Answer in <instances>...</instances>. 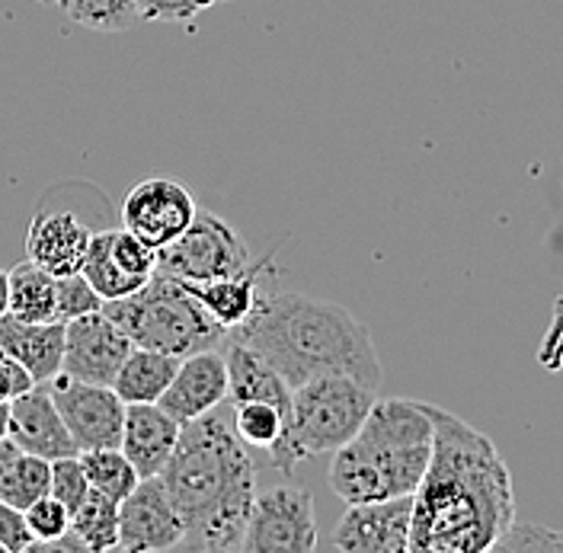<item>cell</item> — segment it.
<instances>
[{
  "label": "cell",
  "mask_w": 563,
  "mask_h": 553,
  "mask_svg": "<svg viewBox=\"0 0 563 553\" xmlns=\"http://www.w3.org/2000/svg\"><path fill=\"white\" fill-rule=\"evenodd\" d=\"M35 378L16 362V358H10L3 349H0V403H10V400H16L20 394H26V390H33Z\"/></svg>",
  "instance_id": "cell-35"
},
{
  "label": "cell",
  "mask_w": 563,
  "mask_h": 553,
  "mask_svg": "<svg viewBox=\"0 0 563 553\" xmlns=\"http://www.w3.org/2000/svg\"><path fill=\"white\" fill-rule=\"evenodd\" d=\"M65 336H68V323L65 320H45L33 323L23 317H0V349L16 358L35 384H48L62 375L65 365Z\"/></svg>",
  "instance_id": "cell-18"
},
{
  "label": "cell",
  "mask_w": 563,
  "mask_h": 553,
  "mask_svg": "<svg viewBox=\"0 0 563 553\" xmlns=\"http://www.w3.org/2000/svg\"><path fill=\"white\" fill-rule=\"evenodd\" d=\"M375 400V387L350 375H323L295 387L291 422L269 449L273 464L282 474H291L298 461L350 445L365 425Z\"/></svg>",
  "instance_id": "cell-6"
},
{
  "label": "cell",
  "mask_w": 563,
  "mask_h": 553,
  "mask_svg": "<svg viewBox=\"0 0 563 553\" xmlns=\"http://www.w3.org/2000/svg\"><path fill=\"white\" fill-rule=\"evenodd\" d=\"M179 362L183 358L167 355V352L135 346L122 362L112 387L125 403H161L164 390L170 387V380L179 372Z\"/></svg>",
  "instance_id": "cell-23"
},
{
  "label": "cell",
  "mask_w": 563,
  "mask_h": 553,
  "mask_svg": "<svg viewBox=\"0 0 563 553\" xmlns=\"http://www.w3.org/2000/svg\"><path fill=\"white\" fill-rule=\"evenodd\" d=\"M80 464L87 471L90 486L106 493V496H112L115 502H122L141 484V474L122 449L80 451Z\"/></svg>",
  "instance_id": "cell-26"
},
{
  "label": "cell",
  "mask_w": 563,
  "mask_h": 553,
  "mask_svg": "<svg viewBox=\"0 0 563 553\" xmlns=\"http://www.w3.org/2000/svg\"><path fill=\"white\" fill-rule=\"evenodd\" d=\"M273 266V256H263L256 263H250L246 269L234 276L214 278V281H186L192 288V295L206 305V311L228 330L234 333L238 327H244L250 313L260 305V278L266 276V269Z\"/></svg>",
  "instance_id": "cell-21"
},
{
  "label": "cell",
  "mask_w": 563,
  "mask_h": 553,
  "mask_svg": "<svg viewBox=\"0 0 563 553\" xmlns=\"http://www.w3.org/2000/svg\"><path fill=\"white\" fill-rule=\"evenodd\" d=\"M10 439L20 449L38 454L45 461H62V457L80 454L48 384H35L33 390L10 400Z\"/></svg>",
  "instance_id": "cell-16"
},
{
  "label": "cell",
  "mask_w": 563,
  "mask_h": 553,
  "mask_svg": "<svg viewBox=\"0 0 563 553\" xmlns=\"http://www.w3.org/2000/svg\"><path fill=\"white\" fill-rule=\"evenodd\" d=\"M231 336L256 349L291 387L323 375H350L375 390L385 380L368 327L323 298L260 295L256 311Z\"/></svg>",
  "instance_id": "cell-3"
},
{
  "label": "cell",
  "mask_w": 563,
  "mask_h": 553,
  "mask_svg": "<svg viewBox=\"0 0 563 553\" xmlns=\"http://www.w3.org/2000/svg\"><path fill=\"white\" fill-rule=\"evenodd\" d=\"M435 422L422 400H375L350 445L333 451L330 486L343 502H378L417 493L432 461Z\"/></svg>",
  "instance_id": "cell-4"
},
{
  "label": "cell",
  "mask_w": 563,
  "mask_h": 553,
  "mask_svg": "<svg viewBox=\"0 0 563 553\" xmlns=\"http://www.w3.org/2000/svg\"><path fill=\"white\" fill-rule=\"evenodd\" d=\"M0 544L7 553H26L35 548V534L26 512L0 499Z\"/></svg>",
  "instance_id": "cell-34"
},
{
  "label": "cell",
  "mask_w": 563,
  "mask_h": 553,
  "mask_svg": "<svg viewBox=\"0 0 563 553\" xmlns=\"http://www.w3.org/2000/svg\"><path fill=\"white\" fill-rule=\"evenodd\" d=\"M186 538V519L176 509L164 477H144L119 502V551H174Z\"/></svg>",
  "instance_id": "cell-10"
},
{
  "label": "cell",
  "mask_w": 563,
  "mask_h": 553,
  "mask_svg": "<svg viewBox=\"0 0 563 553\" xmlns=\"http://www.w3.org/2000/svg\"><path fill=\"white\" fill-rule=\"evenodd\" d=\"M179 435H183V422L167 413L161 403H129L119 449L129 454L141 480L161 477L179 445Z\"/></svg>",
  "instance_id": "cell-19"
},
{
  "label": "cell",
  "mask_w": 563,
  "mask_h": 553,
  "mask_svg": "<svg viewBox=\"0 0 563 553\" xmlns=\"http://www.w3.org/2000/svg\"><path fill=\"white\" fill-rule=\"evenodd\" d=\"M0 553H7V551H3V544H0Z\"/></svg>",
  "instance_id": "cell-40"
},
{
  "label": "cell",
  "mask_w": 563,
  "mask_h": 553,
  "mask_svg": "<svg viewBox=\"0 0 563 553\" xmlns=\"http://www.w3.org/2000/svg\"><path fill=\"white\" fill-rule=\"evenodd\" d=\"M48 390L68 422L77 449L93 451L122 445L129 403L115 394V387L58 375L55 380H48Z\"/></svg>",
  "instance_id": "cell-9"
},
{
  "label": "cell",
  "mask_w": 563,
  "mask_h": 553,
  "mask_svg": "<svg viewBox=\"0 0 563 553\" xmlns=\"http://www.w3.org/2000/svg\"><path fill=\"white\" fill-rule=\"evenodd\" d=\"M231 422H234V432L244 439L246 449L269 451L285 435L291 416L266 400H244V403H234Z\"/></svg>",
  "instance_id": "cell-27"
},
{
  "label": "cell",
  "mask_w": 563,
  "mask_h": 553,
  "mask_svg": "<svg viewBox=\"0 0 563 553\" xmlns=\"http://www.w3.org/2000/svg\"><path fill=\"white\" fill-rule=\"evenodd\" d=\"M493 551H509V553H541V551H561V531L544 528V524H516L496 541Z\"/></svg>",
  "instance_id": "cell-32"
},
{
  "label": "cell",
  "mask_w": 563,
  "mask_h": 553,
  "mask_svg": "<svg viewBox=\"0 0 563 553\" xmlns=\"http://www.w3.org/2000/svg\"><path fill=\"white\" fill-rule=\"evenodd\" d=\"M228 387L231 380H228L224 349H206L179 362V372L164 390L161 407L186 425L199 416L218 410L228 400Z\"/></svg>",
  "instance_id": "cell-15"
},
{
  "label": "cell",
  "mask_w": 563,
  "mask_h": 553,
  "mask_svg": "<svg viewBox=\"0 0 563 553\" xmlns=\"http://www.w3.org/2000/svg\"><path fill=\"white\" fill-rule=\"evenodd\" d=\"M106 298L90 285V278L84 273H74V276L58 278V320H74V317H84V313L103 311Z\"/></svg>",
  "instance_id": "cell-30"
},
{
  "label": "cell",
  "mask_w": 563,
  "mask_h": 553,
  "mask_svg": "<svg viewBox=\"0 0 563 553\" xmlns=\"http://www.w3.org/2000/svg\"><path fill=\"white\" fill-rule=\"evenodd\" d=\"M218 0H139L141 23H192Z\"/></svg>",
  "instance_id": "cell-33"
},
{
  "label": "cell",
  "mask_w": 563,
  "mask_h": 553,
  "mask_svg": "<svg viewBox=\"0 0 563 553\" xmlns=\"http://www.w3.org/2000/svg\"><path fill=\"white\" fill-rule=\"evenodd\" d=\"M164 484L186 519L183 551H244L256 502V467L234 422L218 410L183 425Z\"/></svg>",
  "instance_id": "cell-2"
},
{
  "label": "cell",
  "mask_w": 563,
  "mask_h": 553,
  "mask_svg": "<svg viewBox=\"0 0 563 553\" xmlns=\"http://www.w3.org/2000/svg\"><path fill=\"white\" fill-rule=\"evenodd\" d=\"M70 534L84 553L119 551V502L90 486L87 499L70 512Z\"/></svg>",
  "instance_id": "cell-25"
},
{
  "label": "cell",
  "mask_w": 563,
  "mask_h": 553,
  "mask_svg": "<svg viewBox=\"0 0 563 553\" xmlns=\"http://www.w3.org/2000/svg\"><path fill=\"white\" fill-rule=\"evenodd\" d=\"M432 461L413 493L410 553H484L516 521L512 477L499 449L461 416L426 403Z\"/></svg>",
  "instance_id": "cell-1"
},
{
  "label": "cell",
  "mask_w": 563,
  "mask_h": 553,
  "mask_svg": "<svg viewBox=\"0 0 563 553\" xmlns=\"http://www.w3.org/2000/svg\"><path fill=\"white\" fill-rule=\"evenodd\" d=\"M103 311L122 327V333L144 349H157L176 358L224 349L228 330L206 311V305L192 295L186 281L174 276L151 278L141 291L129 298L106 301Z\"/></svg>",
  "instance_id": "cell-5"
},
{
  "label": "cell",
  "mask_w": 563,
  "mask_h": 553,
  "mask_svg": "<svg viewBox=\"0 0 563 553\" xmlns=\"http://www.w3.org/2000/svg\"><path fill=\"white\" fill-rule=\"evenodd\" d=\"M224 355H228V400L231 403H244V400H266L276 403L285 413L291 416V403H295V387L282 378L279 372L241 340L228 336L224 343Z\"/></svg>",
  "instance_id": "cell-20"
},
{
  "label": "cell",
  "mask_w": 563,
  "mask_h": 553,
  "mask_svg": "<svg viewBox=\"0 0 563 553\" xmlns=\"http://www.w3.org/2000/svg\"><path fill=\"white\" fill-rule=\"evenodd\" d=\"M250 263L244 237L224 218L202 208L170 246L157 250V273L179 281H214L241 273Z\"/></svg>",
  "instance_id": "cell-7"
},
{
  "label": "cell",
  "mask_w": 563,
  "mask_h": 553,
  "mask_svg": "<svg viewBox=\"0 0 563 553\" xmlns=\"http://www.w3.org/2000/svg\"><path fill=\"white\" fill-rule=\"evenodd\" d=\"M246 553L317 551L314 496L305 486H269L256 493L244 538Z\"/></svg>",
  "instance_id": "cell-8"
},
{
  "label": "cell",
  "mask_w": 563,
  "mask_h": 553,
  "mask_svg": "<svg viewBox=\"0 0 563 553\" xmlns=\"http://www.w3.org/2000/svg\"><path fill=\"white\" fill-rule=\"evenodd\" d=\"M132 349H135V343L122 333V327L106 311L74 317V320H68L62 375L112 387V380H115Z\"/></svg>",
  "instance_id": "cell-14"
},
{
  "label": "cell",
  "mask_w": 563,
  "mask_h": 553,
  "mask_svg": "<svg viewBox=\"0 0 563 553\" xmlns=\"http://www.w3.org/2000/svg\"><path fill=\"white\" fill-rule=\"evenodd\" d=\"M413 493L378 502H350L333 531V548L343 553H410Z\"/></svg>",
  "instance_id": "cell-13"
},
{
  "label": "cell",
  "mask_w": 563,
  "mask_h": 553,
  "mask_svg": "<svg viewBox=\"0 0 563 553\" xmlns=\"http://www.w3.org/2000/svg\"><path fill=\"white\" fill-rule=\"evenodd\" d=\"M26 521H30V528H33L35 534V548H48V544H55V541H62L65 534L70 531V512L65 502H58L52 493L48 496H42V499H35L33 506L26 509Z\"/></svg>",
  "instance_id": "cell-29"
},
{
  "label": "cell",
  "mask_w": 563,
  "mask_h": 553,
  "mask_svg": "<svg viewBox=\"0 0 563 553\" xmlns=\"http://www.w3.org/2000/svg\"><path fill=\"white\" fill-rule=\"evenodd\" d=\"M87 493H90V480H87V471L80 464V454L52 461V496L58 502H65L68 512H74L87 499Z\"/></svg>",
  "instance_id": "cell-31"
},
{
  "label": "cell",
  "mask_w": 563,
  "mask_h": 553,
  "mask_svg": "<svg viewBox=\"0 0 563 553\" xmlns=\"http://www.w3.org/2000/svg\"><path fill=\"white\" fill-rule=\"evenodd\" d=\"M52 493V461L20 449L10 435L0 442V499L30 509L35 499Z\"/></svg>",
  "instance_id": "cell-22"
},
{
  "label": "cell",
  "mask_w": 563,
  "mask_h": 553,
  "mask_svg": "<svg viewBox=\"0 0 563 553\" xmlns=\"http://www.w3.org/2000/svg\"><path fill=\"white\" fill-rule=\"evenodd\" d=\"M10 313V273L0 269V317Z\"/></svg>",
  "instance_id": "cell-36"
},
{
  "label": "cell",
  "mask_w": 563,
  "mask_h": 553,
  "mask_svg": "<svg viewBox=\"0 0 563 553\" xmlns=\"http://www.w3.org/2000/svg\"><path fill=\"white\" fill-rule=\"evenodd\" d=\"M10 435V403H0V442Z\"/></svg>",
  "instance_id": "cell-37"
},
{
  "label": "cell",
  "mask_w": 563,
  "mask_h": 553,
  "mask_svg": "<svg viewBox=\"0 0 563 553\" xmlns=\"http://www.w3.org/2000/svg\"><path fill=\"white\" fill-rule=\"evenodd\" d=\"M90 243H93V231L87 228V221L77 211H68V208L45 211L42 208L26 231V259L38 263L52 276H74L84 269Z\"/></svg>",
  "instance_id": "cell-17"
},
{
  "label": "cell",
  "mask_w": 563,
  "mask_h": 553,
  "mask_svg": "<svg viewBox=\"0 0 563 553\" xmlns=\"http://www.w3.org/2000/svg\"><path fill=\"white\" fill-rule=\"evenodd\" d=\"M218 3H224V0H218Z\"/></svg>",
  "instance_id": "cell-41"
},
{
  "label": "cell",
  "mask_w": 563,
  "mask_h": 553,
  "mask_svg": "<svg viewBox=\"0 0 563 553\" xmlns=\"http://www.w3.org/2000/svg\"><path fill=\"white\" fill-rule=\"evenodd\" d=\"M561 553H563V531H561Z\"/></svg>",
  "instance_id": "cell-39"
},
{
  "label": "cell",
  "mask_w": 563,
  "mask_h": 553,
  "mask_svg": "<svg viewBox=\"0 0 563 553\" xmlns=\"http://www.w3.org/2000/svg\"><path fill=\"white\" fill-rule=\"evenodd\" d=\"M196 214L199 206L183 183L154 176L129 189L122 202V228H129L147 246L164 250L196 221Z\"/></svg>",
  "instance_id": "cell-11"
},
{
  "label": "cell",
  "mask_w": 563,
  "mask_h": 553,
  "mask_svg": "<svg viewBox=\"0 0 563 553\" xmlns=\"http://www.w3.org/2000/svg\"><path fill=\"white\" fill-rule=\"evenodd\" d=\"M80 273L90 278L106 301L129 298L157 276V250L135 237L129 228L97 231Z\"/></svg>",
  "instance_id": "cell-12"
},
{
  "label": "cell",
  "mask_w": 563,
  "mask_h": 553,
  "mask_svg": "<svg viewBox=\"0 0 563 553\" xmlns=\"http://www.w3.org/2000/svg\"><path fill=\"white\" fill-rule=\"evenodd\" d=\"M10 313L45 323L58 320V276L26 259L10 269Z\"/></svg>",
  "instance_id": "cell-24"
},
{
  "label": "cell",
  "mask_w": 563,
  "mask_h": 553,
  "mask_svg": "<svg viewBox=\"0 0 563 553\" xmlns=\"http://www.w3.org/2000/svg\"><path fill=\"white\" fill-rule=\"evenodd\" d=\"M35 3H42V7H62L65 10V0H35Z\"/></svg>",
  "instance_id": "cell-38"
},
{
  "label": "cell",
  "mask_w": 563,
  "mask_h": 553,
  "mask_svg": "<svg viewBox=\"0 0 563 553\" xmlns=\"http://www.w3.org/2000/svg\"><path fill=\"white\" fill-rule=\"evenodd\" d=\"M65 13L93 33H129L141 23L139 0H65Z\"/></svg>",
  "instance_id": "cell-28"
}]
</instances>
